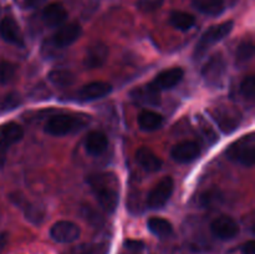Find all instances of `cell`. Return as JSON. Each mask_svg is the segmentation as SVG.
<instances>
[{
	"instance_id": "2",
	"label": "cell",
	"mask_w": 255,
	"mask_h": 254,
	"mask_svg": "<svg viewBox=\"0 0 255 254\" xmlns=\"http://www.w3.org/2000/svg\"><path fill=\"white\" fill-rule=\"evenodd\" d=\"M233 27L234 22L229 20V21L222 22V24L213 25L208 30H206L201 36V39L196 44V47H194V60H201L213 45L218 44L224 37L228 36L232 32V30H233Z\"/></svg>"
},
{
	"instance_id": "25",
	"label": "cell",
	"mask_w": 255,
	"mask_h": 254,
	"mask_svg": "<svg viewBox=\"0 0 255 254\" xmlns=\"http://www.w3.org/2000/svg\"><path fill=\"white\" fill-rule=\"evenodd\" d=\"M254 56V44L252 40H246L241 42L236 52V62L238 66L247 65L249 61H252Z\"/></svg>"
},
{
	"instance_id": "17",
	"label": "cell",
	"mask_w": 255,
	"mask_h": 254,
	"mask_svg": "<svg viewBox=\"0 0 255 254\" xmlns=\"http://www.w3.org/2000/svg\"><path fill=\"white\" fill-rule=\"evenodd\" d=\"M24 136V129L15 122H6L0 125V148H6L16 143Z\"/></svg>"
},
{
	"instance_id": "7",
	"label": "cell",
	"mask_w": 255,
	"mask_h": 254,
	"mask_svg": "<svg viewBox=\"0 0 255 254\" xmlns=\"http://www.w3.org/2000/svg\"><path fill=\"white\" fill-rule=\"evenodd\" d=\"M174 189V181L172 177H164L162 178L147 197V206L151 209H159L169 201Z\"/></svg>"
},
{
	"instance_id": "9",
	"label": "cell",
	"mask_w": 255,
	"mask_h": 254,
	"mask_svg": "<svg viewBox=\"0 0 255 254\" xmlns=\"http://www.w3.org/2000/svg\"><path fill=\"white\" fill-rule=\"evenodd\" d=\"M80 233V227L71 221H59L50 229V236L57 243H72L79 239Z\"/></svg>"
},
{
	"instance_id": "21",
	"label": "cell",
	"mask_w": 255,
	"mask_h": 254,
	"mask_svg": "<svg viewBox=\"0 0 255 254\" xmlns=\"http://www.w3.org/2000/svg\"><path fill=\"white\" fill-rule=\"evenodd\" d=\"M137 124L142 131H156V129L161 128V126L163 125V117L154 111L144 110L137 117Z\"/></svg>"
},
{
	"instance_id": "16",
	"label": "cell",
	"mask_w": 255,
	"mask_h": 254,
	"mask_svg": "<svg viewBox=\"0 0 255 254\" xmlns=\"http://www.w3.org/2000/svg\"><path fill=\"white\" fill-rule=\"evenodd\" d=\"M42 22L49 27H60L67 20V11L60 2H51L46 5L41 14Z\"/></svg>"
},
{
	"instance_id": "4",
	"label": "cell",
	"mask_w": 255,
	"mask_h": 254,
	"mask_svg": "<svg viewBox=\"0 0 255 254\" xmlns=\"http://www.w3.org/2000/svg\"><path fill=\"white\" fill-rule=\"evenodd\" d=\"M86 121L81 117L70 116V115H56L49 119L45 125V132L50 136L61 137L82 129Z\"/></svg>"
},
{
	"instance_id": "29",
	"label": "cell",
	"mask_w": 255,
	"mask_h": 254,
	"mask_svg": "<svg viewBox=\"0 0 255 254\" xmlns=\"http://www.w3.org/2000/svg\"><path fill=\"white\" fill-rule=\"evenodd\" d=\"M164 0H137L136 7L142 12H153L161 9Z\"/></svg>"
},
{
	"instance_id": "32",
	"label": "cell",
	"mask_w": 255,
	"mask_h": 254,
	"mask_svg": "<svg viewBox=\"0 0 255 254\" xmlns=\"http://www.w3.org/2000/svg\"><path fill=\"white\" fill-rule=\"evenodd\" d=\"M125 247L132 252H138L141 249H143L144 244L139 241H126L125 242Z\"/></svg>"
},
{
	"instance_id": "8",
	"label": "cell",
	"mask_w": 255,
	"mask_h": 254,
	"mask_svg": "<svg viewBox=\"0 0 255 254\" xmlns=\"http://www.w3.org/2000/svg\"><path fill=\"white\" fill-rule=\"evenodd\" d=\"M82 29L76 22H70V24H64L57 27L56 31L50 37L49 44L55 49H64V47L70 46L74 44L79 37L81 36Z\"/></svg>"
},
{
	"instance_id": "30",
	"label": "cell",
	"mask_w": 255,
	"mask_h": 254,
	"mask_svg": "<svg viewBox=\"0 0 255 254\" xmlns=\"http://www.w3.org/2000/svg\"><path fill=\"white\" fill-rule=\"evenodd\" d=\"M221 201H222V194L219 193L217 189H212V191L206 192V193L202 194L201 197V204L203 207H206V208L217 206Z\"/></svg>"
},
{
	"instance_id": "35",
	"label": "cell",
	"mask_w": 255,
	"mask_h": 254,
	"mask_svg": "<svg viewBox=\"0 0 255 254\" xmlns=\"http://www.w3.org/2000/svg\"><path fill=\"white\" fill-rule=\"evenodd\" d=\"M45 1H46V0H24L25 5H26L27 7H37L41 4H44Z\"/></svg>"
},
{
	"instance_id": "28",
	"label": "cell",
	"mask_w": 255,
	"mask_h": 254,
	"mask_svg": "<svg viewBox=\"0 0 255 254\" xmlns=\"http://www.w3.org/2000/svg\"><path fill=\"white\" fill-rule=\"evenodd\" d=\"M241 92H242V95H243L244 99L249 100V101L254 100V96H255V77L253 76V75H249V76H247L246 79L242 81Z\"/></svg>"
},
{
	"instance_id": "27",
	"label": "cell",
	"mask_w": 255,
	"mask_h": 254,
	"mask_svg": "<svg viewBox=\"0 0 255 254\" xmlns=\"http://www.w3.org/2000/svg\"><path fill=\"white\" fill-rule=\"evenodd\" d=\"M16 66L9 61L0 62V84H9L14 80Z\"/></svg>"
},
{
	"instance_id": "12",
	"label": "cell",
	"mask_w": 255,
	"mask_h": 254,
	"mask_svg": "<svg viewBox=\"0 0 255 254\" xmlns=\"http://www.w3.org/2000/svg\"><path fill=\"white\" fill-rule=\"evenodd\" d=\"M0 36L7 44H11L16 47H24L25 45L21 29L12 17L6 16L0 21Z\"/></svg>"
},
{
	"instance_id": "3",
	"label": "cell",
	"mask_w": 255,
	"mask_h": 254,
	"mask_svg": "<svg viewBox=\"0 0 255 254\" xmlns=\"http://www.w3.org/2000/svg\"><path fill=\"white\" fill-rule=\"evenodd\" d=\"M227 157L236 163L244 167H253L255 163V137L254 133H248L241 137L228 147Z\"/></svg>"
},
{
	"instance_id": "15",
	"label": "cell",
	"mask_w": 255,
	"mask_h": 254,
	"mask_svg": "<svg viewBox=\"0 0 255 254\" xmlns=\"http://www.w3.org/2000/svg\"><path fill=\"white\" fill-rule=\"evenodd\" d=\"M184 71L181 67H172V69L164 70L161 74L154 77L153 81L151 82L152 86L158 91L162 90H171L179 84L183 79Z\"/></svg>"
},
{
	"instance_id": "1",
	"label": "cell",
	"mask_w": 255,
	"mask_h": 254,
	"mask_svg": "<svg viewBox=\"0 0 255 254\" xmlns=\"http://www.w3.org/2000/svg\"><path fill=\"white\" fill-rule=\"evenodd\" d=\"M87 183L102 209L107 213H114L120 199V183L116 174L111 172L91 174Z\"/></svg>"
},
{
	"instance_id": "14",
	"label": "cell",
	"mask_w": 255,
	"mask_h": 254,
	"mask_svg": "<svg viewBox=\"0 0 255 254\" xmlns=\"http://www.w3.org/2000/svg\"><path fill=\"white\" fill-rule=\"evenodd\" d=\"M111 91L112 86L110 84H107V82L94 81L85 85V86H82L79 90V92H77V99L84 102L95 101V100H99L107 96Z\"/></svg>"
},
{
	"instance_id": "11",
	"label": "cell",
	"mask_w": 255,
	"mask_h": 254,
	"mask_svg": "<svg viewBox=\"0 0 255 254\" xmlns=\"http://www.w3.org/2000/svg\"><path fill=\"white\" fill-rule=\"evenodd\" d=\"M109 57V46L102 41H95L87 47L84 57V66L86 69H100L104 66Z\"/></svg>"
},
{
	"instance_id": "20",
	"label": "cell",
	"mask_w": 255,
	"mask_h": 254,
	"mask_svg": "<svg viewBox=\"0 0 255 254\" xmlns=\"http://www.w3.org/2000/svg\"><path fill=\"white\" fill-rule=\"evenodd\" d=\"M136 161L147 172H157L161 169L162 161L148 147H139L136 151Z\"/></svg>"
},
{
	"instance_id": "34",
	"label": "cell",
	"mask_w": 255,
	"mask_h": 254,
	"mask_svg": "<svg viewBox=\"0 0 255 254\" xmlns=\"http://www.w3.org/2000/svg\"><path fill=\"white\" fill-rule=\"evenodd\" d=\"M242 254H255V242H247V243L242 247Z\"/></svg>"
},
{
	"instance_id": "18",
	"label": "cell",
	"mask_w": 255,
	"mask_h": 254,
	"mask_svg": "<svg viewBox=\"0 0 255 254\" xmlns=\"http://www.w3.org/2000/svg\"><path fill=\"white\" fill-rule=\"evenodd\" d=\"M107 146H109V138L104 132L92 131L85 139V149L90 156H100L106 151Z\"/></svg>"
},
{
	"instance_id": "19",
	"label": "cell",
	"mask_w": 255,
	"mask_h": 254,
	"mask_svg": "<svg viewBox=\"0 0 255 254\" xmlns=\"http://www.w3.org/2000/svg\"><path fill=\"white\" fill-rule=\"evenodd\" d=\"M159 92L157 89H154L151 85V82L144 86L136 87L133 91L131 92V97L133 101L138 102L141 105H151V106H156L161 102V97H159Z\"/></svg>"
},
{
	"instance_id": "24",
	"label": "cell",
	"mask_w": 255,
	"mask_h": 254,
	"mask_svg": "<svg viewBox=\"0 0 255 254\" xmlns=\"http://www.w3.org/2000/svg\"><path fill=\"white\" fill-rule=\"evenodd\" d=\"M169 22L173 27L181 31H188L196 24V17L189 12L173 11L169 16Z\"/></svg>"
},
{
	"instance_id": "31",
	"label": "cell",
	"mask_w": 255,
	"mask_h": 254,
	"mask_svg": "<svg viewBox=\"0 0 255 254\" xmlns=\"http://www.w3.org/2000/svg\"><path fill=\"white\" fill-rule=\"evenodd\" d=\"M20 104V97L16 94H10L0 102V112L9 111V110L15 109Z\"/></svg>"
},
{
	"instance_id": "23",
	"label": "cell",
	"mask_w": 255,
	"mask_h": 254,
	"mask_svg": "<svg viewBox=\"0 0 255 254\" xmlns=\"http://www.w3.org/2000/svg\"><path fill=\"white\" fill-rule=\"evenodd\" d=\"M149 232L158 238H168L173 233V227L167 219L161 217H152L147 222Z\"/></svg>"
},
{
	"instance_id": "26",
	"label": "cell",
	"mask_w": 255,
	"mask_h": 254,
	"mask_svg": "<svg viewBox=\"0 0 255 254\" xmlns=\"http://www.w3.org/2000/svg\"><path fill=\"white\" fill-rule=\"evenodd\" d=\"M49 80L59 87H66L74 84L75 76L67 70H54L49 74Z\"/></svg>"
},
{
	"instance_id": "6",
	"label": "cell",
	"mask_w": 255,
	"mask_h": 254,
	"mask_svg": "<svg viewBox=\"0 0 255 254\" xmlns=\"http://www.w3.org/2000/svg\"><path fill=\"white\" fill-rule=\"evenodd\" d=\"M212 116L214 117L219 128L224 133H231V132L236 131L242 121V115L238 109L233 106H227V105L214 107L212 111Z\"/></svg>"
},
{
	"instance_id": "33",
	"label": "cell",
	"mask_w": 255,
	"mask_h": 254,
	"mask_svg": "<svg viewBox=\"0 0 255 254\" xmlns=\"http://www.w3.org/2000/svg\"><path fill=\"white\" fill-rule=\"evenodd\" d=\"M94 249L91 246H79L72 249L69 254H92Z\"/></svg>"
},
{
	"instance_id": "22",
	"label": "cell",
	"mask_w": 255,
	"mask_h": 254,
	"mask_svg": "<svg viewBox=\"0 0 255 254\" xmlns=\"http://www.w3.org/2000/svg\"><path fill=\"white\" fill-rule=\"evenodd\" d=\"M192 5L199 12L209 16H218L226 9L224 0H193Z\"/></svg>"
},
{
	"instance_id": "10",
	"label": "cell",
	"mask_w": 255,
	"mask_h": 254,
	"mask_svg": "<svg viewBox=\"0 0 255 254\" xmlns=\"http://www.w3.org/2000/svg\"><path fill=\"white\" fill-rule=\"evenodd\" d=\"M211 231L216 238L221 241H231L238 236L239 226L231 217L221 216L212 222Z\"/></svg>"
},
{
	"instance_id": "13",
	"label": "cell",
	"mask_w": 255,
	"mask_h": 254,
	"mask_svg": "<svg viewBox=\"0 0 255 254\" xmlns=\"http://www.w3.org/2000/svg\"><path fill=\"white\" fill-rule=\"evenodd\" d=\"M201 154V147L194 141H182L172 148L171 157L178 163H189Z\"/></svg>"
},
{
	"instance_id": "5",
	"label": "cell",
	"mask_w": 255,
	"mask_h": 254,
	"mask_svg": "<svg viewBox=\"0 0 255 254\" xmlns=\"http://www.w3.org/2000/svg\"><path fill=\"white\" fill-rule=\"evenodd\" d=\"M227 72V62L222 54H216L206 62L202 69V76L204 81L213 87H221L223 85Z\"/></svg>"
}]
</instances>
